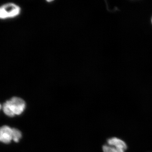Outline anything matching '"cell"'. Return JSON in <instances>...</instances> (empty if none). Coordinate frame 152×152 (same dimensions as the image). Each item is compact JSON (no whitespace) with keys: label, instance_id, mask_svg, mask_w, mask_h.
<instances>
[{"label":"cell","instance_id":"52a82bcc","mask_svg":"<svg viewBox=\"0 0 152 152\" xmlns=\"http://www.w3.org/2000/svg\"><path fill=\"white\" fill-rule=\"evenodd\" d=\"M151 21H152V20H151Z\"/></svg>","mask_w":152,"mask_h":152},{"label":"cell","instance_id":"5b68a950","mask_svg":"<svg viewBox=\"0 0 152 152\" xmlns=\"http://www.w3.org/2000/svg\"><path fill=\"white\" fill-rule=\"evenodd\" d=\"M22 133L18 129H13V140L16 142H18L21 138Z\"/></svg>","mask_w":152,"mask_h":152},{"label":"cell","instance_id":"277c9868","mask_svg":"<svg viewBox=\"0 0 152 152\" xmlns=\"http://www.w3.org/2000/svg\"><path fill=\"white\" fill-rule=\"evenodd\" d=\"M13 140V129L7 126L0 128V142L5 144L11 142Z\"/></svg>","mask_w":152,"mask_h":152},{"label":"cell","instance_id":"6da1fadb","mask_svg":"<svg viewBox=\"0 0 152 152\" xmlns=\"http://www.w3.org/2000/svg\"><path fill=\"white\" fill-rule=\"evenodd\" d=\"M26 102L23 99L18 97H13L3 104L4 113L8 116L13 117L21 115L26 108Z\"/></svg>","mask_w":152,"mask_h":152},{"label":"cell","instance_id":"3957f363","mask_svg":"<svg viewBox=\"0 0 152 152\" xmlns=\"http://www.w3.org/2000/svg\"><path fill=\"white\" fill-rule=\"evenodd\" d=\"M128 146L124 141L117 137H112L107 140L102 147L103 152H126Z\"/></svg>","mask_w":152,"mask_h":152},{"label":"cell","instance_id":"7a4b0ae2","mask_svg":"<svg viewBox=\"0 0 152 152\" xmlns=\"http://www.w3.org/2000/svg\"><path fill=\"white\" fill-rule=\"evenodd\" d=\"M21 12L20 7L16 4L9 2L0 6V20L13 19L19 16Z\"/></svg>","mask_w":152,"mask_h":152},{"label":"cell","instance_id":"8992f818","mask_svg":"<svg viewBox=\"0 0 152 152\" xmlns=\"http://www.w3.org/2000/svg\"><path fill=\"white\" fill-rule=\"evenodd\" d=\"M2 108V106L1 105V104H0V110H1V109Z\"/></svg>","mask_w":152,"mask_h":152}]
</instances>
